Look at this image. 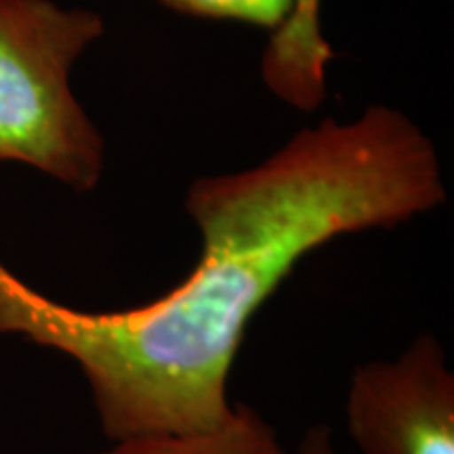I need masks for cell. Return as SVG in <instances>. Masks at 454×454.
Returning a JSON list of instances; mask_svg holds the SVG:
<instances>
[{
	"label": "cell",
	"mask_w": 454,
	"mask_h": 454,
	"mask_svg": "<svg viewBox=\"0 0 454 454\" xmlns=\"http://www.w3.org/2000/svg\"><path fill=\"white\" fill-rule=\"evenodd\" d=\"M299 454H334L333 434L326 425H317L305 434L299 446Z\"/></svg>",
	"instance_id": "cell-7"
},
{
	"label": "cell",
	"mask_w": 454,
	"mask_h": 454,
	"mask_svg": "<svg viewBox=\"0 0 454 454\" xmlns=\"http://www.w3.org/2000/svg\"><path fill=\"white\" fill-rule=\"evenodd\" d=\"M444 200L435 147L402 112L322 121L257 167L192 184L185 207L202 254L173 291L133 309L81 311L0 268V334L76 360L107 438L213 429L231 412L227 379L253 316L305 254Z\"/></svg>",
	"instance_id": "cell-1"
},
{
	"label": "cell",
	"mask_w": 454,
	"mask_h": 454,
	"mask_svg": "<svg viewBox=\"0 0 454 454\" xmlns=\"http://www.w3.org/2000/svg\"><path fill=\"white\" fill-rule=\"evenodd\" d=\"M348 427L362 454H454V374L434 334L354 374Z\"/></svg>",
	"instance_id": "cell-3"
},
{
	"label": "cell",
	"mask_w": 454,
	"mask_h": 454,
	"mask_svg": "<svg viewBox=\"0 0 454 454\" xmlns=\"http://www.w3.org/2000/svg\"><path fill=\"white\" fill-rule=\"evenodd\" d=\"M177 13L204 20H227L278 30L293 9V0H158Z\"/></svg>",
	"instance_id": "cell-6"
},
{
	"label": "cell",
	"mask_w": 454,
	"mask_h": 454,
	"mask_svg": "<svg viewBox=\"0 0 454 454\" xmlns=\"http://www.w3.org/2000/svg\"><path fill=\"white\" fill-rule=\"evenodd\" d=\"M322 0H293L286 21L274 30L261 59L265 87L284 104L311 112L326 98L333 49L322 36Z\"/></svg>",
	"instance_id": "cell-4"
},
{
	"label": "cell",
	"mask_w": 454,
	"mask_h": 454,
	"mask_svg": "<svg viewBox=\"0 0 454 454\" xmlns=\"http://www.w3.org/2000/svg\"><path fill=\"white\" fill-rule=\"evenodd\" d=\"M104 34L98 13L51 0H0V160L76 192L104 173V139L74 98L70 70Z\"/></svg>",
	"instance_id": "cell-2"
},
{
	"label": "cell",
	"mask_w": 454,
	"mask_h": 454,
	"mask_svg": "<svg viewBox=\"0 0 454 454\" xmlns=\"http://www.w3.org/2000/svg\"><path fill=\"white\" fill-rule=\"evenodd\" d=\"M101 454H284L276 431L251 406H231L217 427L194 434H144Z\"/></svg>",
	"instance_id": "cell-5"
}]
</instances>
